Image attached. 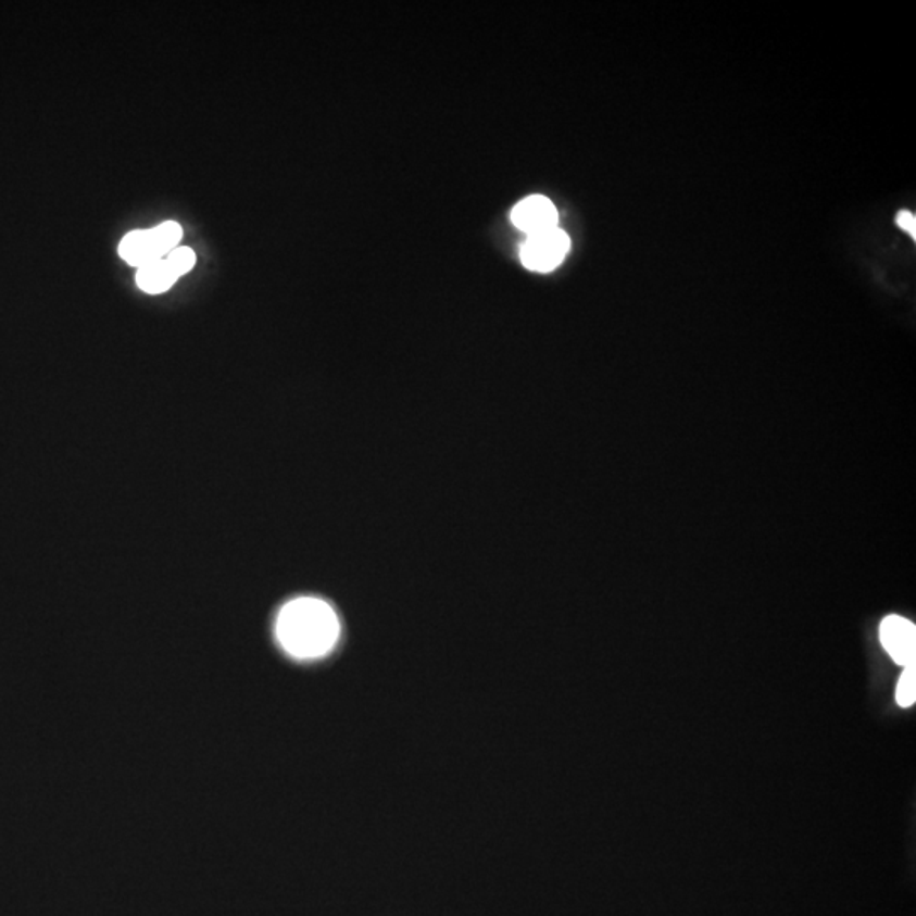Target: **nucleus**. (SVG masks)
Segmentation results:
<instances>
[{
	"instance_id": "1",
	"label": "nucleus",
	"mask_w": 916,
	"mask_h": 916,
	"mask_svg": "<svg viewBox=\"0 0 916 916\" xmlns=\"http://www.w3.org/2000/svg\"><path fill=\"white\" fill-rule=\"evenodd\" d=\"M275 631L287 654L298 658H317L337 645L340 622L335 610L325 601L299 598L280 610Z\"/></svg>"
},
{
	"instance_id": "2",
	"label": "nucleus",
	"mask_w": 916,
	"mask_h": 916,
	"mask_svg": "<svg viewBox=\"0 0 916 916\" xmlns=\"http://www.w3.org/2000/svg\"><path fill=\"white\" fill-rule=\"evenodd\" d=\"M183 238V228L177 223H163L148 231H133L124 236L120 244L121 259L143 267L147 263L162 260L177 248Z\"/></svg>"
},
{
	"instance_id": "3",
	"label": "nucleus",
	"mask_w": 916,
	"mask_h": 916,
	"mask_svg": "<svg viewBox=\"0 0 916 916\" xmlns=\"http://www.w3.org/2000/svg\"><path fill=\"white\" fill-rule=\"evenodd\" d=\"M568 250H570L568 236L562 229L553 228L526 238L522 247V262L530 271L547 274V272L555 271L564 262Z\"/></svg>"
},
{
	"instance_id": "4",
	"label": "nucleus",
	"mask_w": 916,
	"mask_h": 916,
	"mask_svg": "<svg viewBox=\"0 0 916 916\" xmlns=\"http://www.w3.org/2000/svg\"><path fill=\"white\" fill-rule=\"evenodd\" d=\"M882 647L896 664H916V628L909 619L891 615L882 619L879 628Z\"/></svg>"
},
{
	"instance_id": "5",
	"label": "nucleus",
	"mask_w": 916,
	"mask_h": 916,
	"mask_svg": "<svg viewBox=\"0 0 916 916\" xmlns=\"http://www.w3.org/2000/svg\"><path fill=\"white\" fill-rule=\"evenodd\" d=\"M511 219L516 228L531 236L557 228L559 213L550 199L530 196L515 205V210L511 211Z\"/></svg>"
},
{
	"instance_id": "6",
	"label": "nucleus",
	"mask_w": 916,
	"mask_h": 916,
	"mask_svg": "<svg viewBox=\"0 0 916 916\" xmlns=\"http://www.w3.org/2000/svg\"><path fill=\"white\" fill-rule=\"evenodd\" d=\"M177 279L178 275L175 274L174 268L171 267V263L166 262V259L147 263V265L140 267L138 275H136L138 286H140V289H143L145 292H148V294H160V292H165V290H168L172 286H174L175 280Z\"/></svg>"
},
{
	"instance_id": "7",
	"label": "nucleus",
	"mask_w": 916,
	"mask_h": 916,
	"mask_svg": "<svg viewBox=\"0 0 916 916\" xmlns=\"http://www.w3.org/2000/svg\"><path fill=\"white\" fill-rule=\"evenodd\" d=\"M896 701L900 706L909 707L916 701V664L908 665L898 682Z\"/></svg>"
},
{
	"instance_id": "8",
	"label": "nucleus",
	"mask_w": 916,
	"mask_h": 916,
	"mask_svg": "<svg viewBox=\"0 0 916 916\" xmlns=\"http://www.w3.org/2000/svg\"><path fill=\"white\" fill-rule=\"evenodd\" d=\"M166 262L171 263V267L174 268L175 274L183 275L187 274L193 267L196 255H193L190 248H175V250H172L166 255Z\"/></svg>"
},
{
	"instance_id": "9",
	"label": "nucleus",
	"mask_w": 916,
	"mask_h": 916,
	"mask_svg": "<svg viewBox=\"0 0 916 916\" xmlns=\"http://www.w3.org/2000/svg\"><path fill=\"white\" fill-rule=\"evenodd\" d=\"M898 226L901 229H905L908 235H912V238H916V217L915 214L909 213V211H901L896 217Z\"/></svg>"
}]
</instances>
